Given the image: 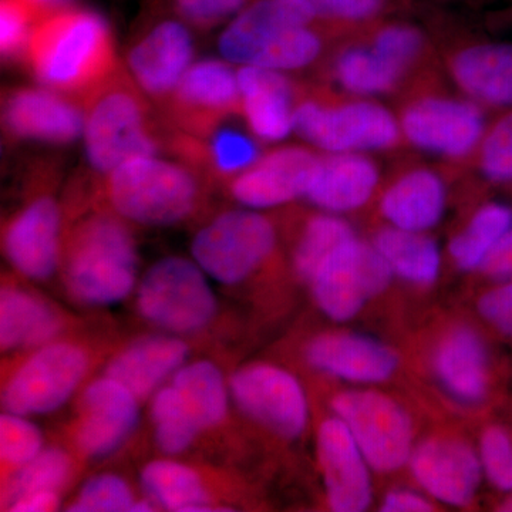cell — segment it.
<instances>
[{
  "instance_id": "cb8c5ba5",
  "label": "cell",
  "mask_w": 512,
  "mask_h": 512,
  "mask_svg": "<svg viewBox=\"0 0 512 512\" xmlns=\"http://www.w3.org/2000/svg\"><path fill=\"white\" fill-rule=\"evenodd\" d=\"M241 117L261 143H278L293 131L302 87L286 73L244 64L237 72Z\"/></svg>"
},
{
  "instance_id": "ffe728a7",
  "label": "cell",
  "mask_w": 512,
  "mask_h": 512,
  "mask_svg": "<svg viewBox=\"0 0 512 512\" xmlns=\"http://www.w3.org/2000/svg\"><path fill=\"white\" fill-rule=\"evenodd\" d=\"M73 100L55 90L13 87L3 94V128L13 140L72 143L84 128V114Z\"/></svg>"
},
{
  "instance_id": "f35d334b",
  "label": "cell",
  "mask_w": 512,
  "mask_h": 512,
  "mask_svg": "<svg viewBox=\"0 0 512 512\" xmlns=\"http://www.w3.org/2000/svg\"><path fill=\"white\" fill-rule=\"evenodd\" d=\"M73 461L60 448H46L25 466L16 468L10 476L3 493V505L10 507L25 495L40 491H57L67 484L72 476Z\"/></svg>"
},
{
  "instance_id": "5b68a950",
  "label": "cell",
  "mask_w": 512,
  "mask_h": 512,
  "mask_svg": "<svg viewBox=\"0 0 512 512\" xmlns=\"http://www.w3.org/2000/svg\"><path fill=\"white\" fill-rule=\"evenodd\" d=\"M202 177L181 161L138 157L107 174V201L123 220L170 227L195 214L202 202Z\"/></svg>"
},
{
  "instance_id": "7c38bea8",
  "label": "cell",
  "mask_w": 512,
  "mask_h": 512,
  "mask_svg": "<svg viewBox=\"0 0 512 512\" xmlns=\"http://www.w3.org/2000/svg\"><path fill=\"white\" fill-rule=\"evenodd\" d=\"M232 400L249 419L284 439H298L309 421V403L301 382L271 363H251L229 379Z\"/></svg>"
},
{
  "instance_id": "4fadbf2b",
  "label": "cell",
  "mask_w": 512,
  "mask_h": 512,
  "mask_svg": "<svg viewBox=\"0 0 512 512\" xmlns=\"http://www.w3.org/2000/svg\"><path fill=\"white\" fill-rule=\"evenodd\" d=\"M160 111L168 127L205 136L232 117H241L237 73L221 60L192 64Z\"/></svg>"
},
{
  "instance_id": "83f0119b",
  "label": "cell",
  "mask_w": 512,
  "mask_h": 512,
  "mask_svg": "<svg viewBox=\"0 0 512 512\" xmlns=\"http://www.w3.org/2000/svg\"><path fill=\"white\" fill-rule=\"evenodd\" d=\"M187 343L177 335L148 336L131 343L107 365L106 375L127 386L138 399L153 396L187 362Z\"/></svg>"
},
{
  "instance_id": "60d3db41",
  "label": "cell",
  "mask_w": 512,
  "mask_h": 512,
  "mask_svg": "<svg viewBox=\"0 0 512 512\" xmlns=\"http://www.w3.org/2000/svg\"><path fill=\"white\" fill-rule=\"evenodd\" d=\"M43 16L29 0H0V52L6 63H25L30 37Z\"/></svg>"
},
{
  "instance_id": "f907efd6",
  "label": "cell",
  "mask_w": 512,
  "mask_h": 512,
  "mask_svg": "<svg viewBox=\"0 0 512 512\" xmlns=\"http://www.w3.org/2000/svg\"><path fill=\"white\" fill-rule=\"evenodd\" d=\"M481 271L500 281L512 279V228L488 256Z\"/></svg>"
},
{
  "instance_id": "d4e9b609",
  "label": "cell",
  "mask_w": 512,
  "mask_h": 512,
  "mask_svg": "<svg viewBox=\"0 0 512 512\" xmlns=\"http://www.w3.org/2000/svg\"><path fill=\"white\" fill-rule=\"evenodd\" d=\"M447 198V184L439 171L409 164L383 188L379 212L390 227L430 232L443 220Z\"/></svg>"
},
{
  "instance_id": "7dc6e473",
  "label": "cell",
  "mask_w": 512,
  "mask_h": 512,
  "mask_svg": "<svg viewBox=\"0 0 512 512\" xmlns=\"http://www.w3.org/2000/svg\"><path fill=\"white\" fill-rule=\"evenodd\" d=\"M319 20L357 25L375 19L383 9V0H308Z\"/></svg>"
},
{
  "instance_id": "7a4b0ae2",
  "label": "cell",
  "mask_w": 512,
  "mask_h": 512,
  "mask_svg": "<svg viewBox=\"0 0 512 512\" xmlns=\"http://www.w3.org/2000/svg\"><path fill=\"white\" fill-rule=\"evenodd\" d=\"M147 99L121 64L84 97L86 154L94 171L107 175L126 161L167 148L170 127Z\"/></svg>"
},
{
  "instance_id": "ac0fdd59",
  "label": "cell",
  "mask_w": 512,
  "mask_h": 512,
  "mask_svg": "<svg viewBox=\"0 0 512 512\" xmlns=\"http://www.w3.org/2000/svg\"><path fill=\"white\" fill-rule=\"evenodd\" d=\"M316 448L330 510H369L373 470L342 420L333 416L320 423Z\"/></svg>"
},
{
  "instance_id": "52a82bcc",
  "label": "cell",
  "mask_w": 512,
  "mask_h": 512,
  "mask_svg": "<svg viewBox=\"0 0 512 512\" xmlns=\"http://www.w3.org/2000/svg\"><path fill=\"white\" fill-rule=\"evenodd\" d=\"M141 318L171 335L207 328L217 313V298L200 265L181 256L156 262L137 289Z\"/></svg>"
},
{
  "instance_id": "5bb4252c",
  "label": "cell",
  "mask_w": 512,
  "mask_h": 512,
  "mask_svg": "<svg viewBox=\"0 0 512 512\" xmlns=\"http://www.w3.org/2000/svg\"><path fill=\"white\" fill-rule=\"evenodd\" d=\"M194 53V39L184 22L160 20L128 49L127 72L161 110L190 69Z\"/></svg>"
},
{
  "instance_id": "6da1fadb",
  "label": "cell",
  "mask_w": 512,
  "mask_h": 512,
  "mask_svg": "<svg viewBox=\"0 0 512 512\" xmlns=\"http://www.w3.org/2000/svg\"><path fill=\"white\" fill-rule=\"evenodd\" d=\"M23 64L47 89L82 101L119 66L109 22L72 5L40 18Z\"/></svg>"
},
{
  "instance_id": "9a60e30c",
  "label": "cell",
  "mask_w": 512,
  "mask_h": 512,
  "mask_svg": "<svg viewBox=\"0 0 512 512\" xmlns=\"http://www.w3.org/2000/svg\"><path fill=\"white\" fill-rule=\"evenodd\" d=\"M320 153L303 146L266 151L254 165L228 183L229 194L242 207L271 210L305 198Z\"/></svg>"
},
{
  "instance_id": "d6986e66",
  "label": "cell",
  "mask_w": 512,
  "mask_h": 512,
  "mask_svg": "<svg viewBox=\"0 0 512 512\" xmlns=\"http://www.w3.org/2000/svg\"><path fill=\"white\" fill-rule=\"evenodd\" d=\"M62 212L52 195L42 194L20 208L3 229L10 265L25 278L46 281L60 261Z\"/></svg>"
},
{
  "instance_id": "f5cc1de1",
  "label": "cell",
  "mask_w": 512,
  "mask_h": 512,
  "mask_svg": "<svg viewBox=\"0 0 512 512\" xmlns=\"http://www.w3.org/2000/svg\"><path fill=\"white\" fill-rule=\"evenodd\" d=\"M33 6H36L43 15L52 12V10L63 8V6L70 5L72 0H29Z\"/></svg>"
},
{
  "instance_id": "c3c4849f",
  "label": "cell",
  "mask_w": 512,
  "mask_h": 512,
  "mask_svg": "<svg viewBox=\"0 0 512 512\" xmlns=\"http://www.w3.org/2000/svg\"><path fill=\"white\" fill-rule=\"evenodd\" d=\"M478 311L495 329L512 336V279L484 293L478 301Z\"/></svg>"
},
{
  "instance_id": "8d00e7d4",
  "label": "cell",
  "mask_w": 512,
  "mask_h": 512,
  "mask_svg": "<svg viewBox=\"0 0 512 512\" xmlns=\"http://www.w3.org/2000/svg\"><path fill=\"white\" fill-rule=\"evenodd\" d=\"M150 416L154 441L167 456H177L187 451L202 431L173 384L160 387L153 394Z\"/></svg>"
},
{
  "instance_id": "8992f818",
  "label": "cell",
  "mask_w": 512,
  "mask_h": 512,
  "mask_svg": "<svg viewBox=\"0 0 512 512\" xmlns=\"http://www.w3.org/2000/svg\"><path fill=\"white\" fill-rule=\"evenodd\" d=\"M404 143L450 164L476 157L488 124L483 106L424 82L397 111Z\"/></svg>"
},
{
  "instance_id": "2e32d148",
  "label": "cell",
  "mask_w": 512,
  "mask_h": 512,
  "mask_svg": "<svg viewBox=\"0 0 512 512\" xmlns=\"http://www.w3.org/2000/svg\"><path fill=\"white\" fill-rule=\"evenodd\" d=\"M140 399L109 375L87 384L80 400L76 444L84 456L104 458L130 439L140 417Z\"/></svg>"
},
{
  "instance_id": "b9f144b4",
  "label": "cell",
  "mask_w": 512,
  "mask_h": 512,
  "mask_svg": "<svg viewBox=\"0 0 512 512\" xmlns=\"http://www.w3.org/2000/svg\"><path fill=\"white\" fill-rule=\"evenodd\" d=\"M474 158L491 183H512V109L488 126Z\"/></svg>"
},
{
  "instance_id": "1f68e13d",
  "label": "cell",
  "mask_w": 512,
  "mask_h": 512,
  "mask_svg": "<svg viewBox=\"0 0 512 512\" xmlns=\"http://www.w3.org/2000/svg\"><path fill=\"white\" fill-rule=\"evenodd\" d=\"M372 244L396 278L417 286L436 284L441 272V251L429 232L384 227L377 229Z\"/></svg>"
},
{
  "instance_id": "681fc988",
  "label": "cell",
  "mask_w": 512,
  "mask_h": 512,
  "mask_svg": "<svg viewBox=\"0 0 512 512\" xmlns=\"http://www.w3.org/2000/svg\"><path fill=\"white\" fill-rule=\"evenodd\" d=\"M434 510L433 500L417 491L397 488L386 494L380 511L383 512H429Z\"/></svg>"
},
{
  "instance_id": "f6af8a7d",
  "label": "cell",
  "mask_w": 512,
  "mask_h": 512,
  "mask_svg": "<svg viewBox=\"0 0 512 512\" xmlns=\"http://www.w3.org/2000/svg\"><path fill=\"white\" fill-rule=\"evenodd\" d=\"M167 6L181 22L200 30L217 28L254 0H154Z\"/></svg>"
},
{
  "instance_id": "74e56055",
  "label": "cell",
  "mask_w": 512,
  "mask_h": 512,
  "mask_svg": "<svg viewBox=\"0 0 512 512\" xmlns=\"http://www.w3.org/2000/svg\"><path fill=\"white\" fill-rule=\"evenodd\" d=\"M325 33L313 25L285 30L262 49L252 66L288 73L308 69L325 55Z\"/></svg>"
},
{
  "instance_id": "8fae6325",
  "label": "cell",
  "mask_w": 512,
  "mask_h": 512,
  "mask_svg": "<svg viewBox=\"0 0 512 512\" xmlns=\"http://www.w3.org/2000/svg\"><path fill=\"white\" fill-rule=\"evenodd\" d=\"M89 370L82 346L53 342L40 346L6 382L2 403L6 412L43 416L69 402Z\"/></svg>"
},
{
  "instance_id": "3957f363",
  "label": "cell",
  "mask_w": 512,
  "mask_h": 512,
  "mask_svg": "<svg viewBox=\"0 0 512 512\" xmlns=\"http://www.w3.org/2000/svg\"><path fill=\"white\" fill-rule=\"evenodd\" d=\"M136 239L117 215L97 211L82 218L64 249L63 278L73 301L110 306L124 301L136 286Z\"/></svg>"
},
{
  "instance_id": "f1b7e54d",
  "label": "cell",
  "mask_w": 512,
  "mask_h": 512,
  "mask_svg": "<svg viewBox=\"0 0 512 512\" xmlns=\"http://www.w3.org/2000/svg\"><path fill=\"white\" fill-rule=\"evenodd\" d=\"M433 367L441 387L457 402L477 404L487 394V349L476 330H450L434 352Z\"/></svg>"
},
{
  "instance_id": "db71d44e",
  "label": "cell",
  "mask_w": 512,
  "mask_h": 512,
  "mask_svg": "<svg viewBox=\"0 0 512 512\" xmlns=\"http://www.w3.org/2000/svg\"><path fill=\"white\" fill-rule=\"evenodd\" d=\"M501 511L512 512V495L500 508Z\"/></svg>"
},
{
  "instance_id": "ee69618b",
  "label": "cell",
  "mask_w": 512,
  "mask_h": 512,
  "mask_svg": "<svg viewBox=\"0 0 512 512\" xmlns=\"http://www.w3.org/2000/svg\"><path fill=\"white\" fill-rule=\"evenodd\" d=\"M126 480L116 474H99L87 480L67 510L74 512L133 511L136 504Z\"/></svg>"
},
{
  "instance_id": "bcb514c9",
  "label": "cell",
  "mask_w": 512,
  "mask_h": 512,
  "mask_svg": "<svg viewBox=\"0 0 512 512\" xmlns=\"http://www.w3.org/2000/svg\"><path fill=\"white\" fill-rule=\"evenodd\" d=\"M484 476L498 490L512 491V440L500 427L485 430L480 441Z\"/></svg>"
},
{
  "instance_id": "e0dca14e",
  "label": "cell",
  "mask_w": 512,
  "mask_h": 512,
  "mask_svg": "<svg viewBox=\"0 0 512 512\" xmlns=\"http://www.w3.org/2000/svg\"><path fill=\"white\" fill-rule=\"evenodd\" d=\"M407 466L423 493L448 507L470 505L484 476L480 453L457 439L421 441Z\"/></svg>"
},
{
  "instance_id": "f546056e",
  "label": "cell",
  "mask_w": 512,
  "mask_h": 512,
  "mask_svg": "<svg viewBox=\"0 0 512 512\" xmlns=\"http://www.w3.org/2000/svg\"><path fill=\"white\" fill-rule=\"evenodd\" d=\"M326 74L343 94L363 99L392 96L409 80L367 40L339 46L328 60Z\"/></svg>"
},
{
  "instance_id": "d590c367",
  "label": "cell",
  "mask_w": 512,
  "mask_h": 512,
  "mask_svg": "<svg viewBox=\"0 0 512 512\" xmlns=\"http://www.w3.org/2000/svg\"><path fill=\"white\" fill-rule=\"evenodd\" d=\"M355 228L342 215L319 211L303 221L293 247V269L309 282L320 264L343 242L356 237Z\"/></svg>"
},
{
  "instance_id": "816d5d0a",
  "label": "cell",
  "mask_w": 512,
  "mask_h": 512,
  "mask_svg": "<svg viewBox=\"0 0 512 512\" xmlns=\"http://www.w3.org/2000/svg\"><path fill=\"white\" fill-rule=\"evenodd\" d=\"M60 497L57 491H40L19 498L10 505L9 511L15 512H46L55 511L59 507Z\"/></svg>"
},
{
  "instance_id": "7402d4cb",
  "label": "cell",
  "mask_w": 512,
  "mask_h": 512,
  "mask_svg": "<svg viewBox=\"0 0 512 512\" xmlns=\"http://www.w3.org/2000/svg\"><path fill=\"white\" fill-rule=\"evenodd\" d=\"M382 183L379 164L366 153H320L305 200L329 214H352L376 197Z\"/></svg>"
},
{
  "instance_id": "30bf717a",
  "label": "cell",
  "mask_w": 512,
  "mask_h": 512,
  "mask_svg": "<svg viewBox=\"0 0 512 512\" xmlns=\"http://www.w3.org/2000/svg\"><path fill=\"white\" fill-rule=\"evenodd\" d=\"M394 278L372 241L353 237L320 264L308 282L320 312L333 322H349Z\"/></svg>"
},
{
  "instance_id": "836d02e7",
  "label": "cell",
  "mask_w": 512,
  "mask_h": 512,
  "mask_svg": "<svg viewBox=\"0 0 512 512\" xmlns=\"http://www.w3.org/2000/svg\"><path fill=\"white\" fill-rule=\"evenodd\" d=\"M201 430L220 426L228 414L229 382L210 360L185 363L171 379Z\"/></svg>"
},
{
  "instance_id": "4dcf8cb0",
  "label": "cell",
  "mask_w": 512,
  "mask_h": 512,
  "mask_svg": "<svg viewBox=\"0 0 512 512\" xmlns=\"http://www.w3.org/2000/svg\"><path fill=\"white\" fill-rule=\"evenodd\" d=\"M63 322L56 309L36 293L5 286L0 293V346L3 352L40 348L53 342Z\"/></svg>"
},
{
  "instance_id": "7bdbcfd3",
  "label": "cell",
  "mask_w": 512,
  "mask_h": 512,
  "mask_svg": "<svg viewBox=\"0 0 512 512\" xmlns=\"http://www.w3.org/2000/svg\"><path fill=\"white\" fill-rule=\"evenodd\" d=\"M43 448V434L28 416L6 412L0 417V456L12 468L28 464L39 456Z\"/></svg>"
},
{
  "instance_id": "e575fe53",
  "label": "cell",
  "mask_w": 512,
  "mask_h": 512,
  "mask_svg": "<svg viewBox=\"0 0 512 512\" xmlns=\"http://www.w3.org/2000/svg\"><path fill=\"white\" fill-rule=\"evenodd\" d=\"M512 228V208L488 202L474 212L466 227L448 244V255L460 271H481L484 262Z\"/></svg>"
},
{
  "instance_id": "9c48e42d",
  "label": "cell",
  "mask_w": 512,
  "mask_h": 512,
  "mask_svg": "<svg viewBox=\"0 0 512 512\" xmlns=\"http://www.w3.org/2000/svg\"><path fill=\"white\" fill-rule=\"evenodd\" d=\"M332 410L373 471L394 473L409 464L416 447L413 420L393 397L366 387L346 390L333 397Z\"/></svg>"
},
{
  "instance_id": "277c9868",
  "label": "cell",
  "mask_w": 512,
  "mask_h": 512,
  "mask_svg": "<svg viewBox=\"0 0 512 512\" xmlns=\"http://www.w3.org/2000/svg\"><path fill=\"white\" fill-rule=\"evenodd\" d=\"M293 133L322 153H384L402 146L399 117L376 99L301 90Z\"/></svg>"
},
{
  "instance_id": "4316f807",
  "label": "cell",
  "mask_w": 512,
  "mask_h": 512,
  "mask_svg": "<svg viewBox=\"0 0 512 512\" xmlns=\"http://www.w3.org/2000/svg\"><path fill=\"white\" fill-rule=\"evenodd\" d=\"M447 72L458 92L480 106L512 109V43L473 42L446 55Z\"/></svg>"
},
{
  "instance_id": "603a6c76",
  "label": "cell",
  "mask_w": 512,
  "mask_h": 512,
  "mask_svg": "<svg viewBox=\"0 0 512 512\" xmlns=\"http://www.w3.org/2000/svg\"><path fill=\"white\" fill-rule=\"evenodd\" d=\"M229 121V120H228ZM228 121L205 136H190L170 127L165 150L205 180L231 181L261 158V141Z\"/></svg>"
},
{
  "instance_id": "ab89813d",
  "label": "cell",
  "mask_w": 512,
  "mask_h": 512,
  "mask_svg": "<svg viewBox=\"0 0 512 512\" xmlns=\"http://www.w3.org/2000/svg\"><path fill=\"white\" fill-rule=\"evenodd\" d=\"M367 42L409 79L429 57V40L409 23H387L373 30Z\"/></svg>"
},
{
  "instance_id": "ba28073f",
  "label": "cell",
  "mask_w": 512,
  "mask_h": 512,
  "mask_svg": "<svg viewBox=\"0 0 512 512\" xmlns=\"http://www.w3.org/2000/svg\"><path fill=\"white\" fill-rule=\"evenodd\" d=\"M278 232L271 218L251 208L228 210L198 229L192 258L214 281L238 285L274 255Z\"/></svg>"
},
{
  "instance_id": "484cf974",
  "label": "cell",
  "mask_w": 512,
  "mask_h": 512,
  "mask_svg": "<svg viewBox=\"0 0 512 512\" xmlns=\"http://www.w3.org/2000/svg\"><path fill=\"white\" fill-rule=\"evenodd\" d=\"M318 20V13L308 0H254L222 33V56L232 63L252 64L276 36Z\"/></svg>"
},
{
  "instance_id": "d6a6232c",
  "label": "cell",
  "mask_w": 512,
  "mask_h": 512,
  "mask_svg": "<svg viewBox=\"0 0 512 512\" xmlns=\"http://www.w3.org/2000/svg\"><path fill=\"white\" fill-rule=\"evenodd\" d=\"M148 498L164 510L212 511L210 494L194 468L174 460H156L141 471Z\"/></svg>"
},
{
  "instance_id": "44dd1931",
  "label": "cell",
  "mask_w": 512,
  "mask_h": 512,
  "mask_svg": "<svg viewBox=\"0 0 512 512\" xmlns=\"http://www.w3.org/2000/svg\"><path fill=\"white\" fill-rule=\"evenodd\" d=\"M305 355L313 369L356 386L387 382L399 367L390 346L353 332L323 333L309 343Z\"/></svg>"
}]
</instances>
